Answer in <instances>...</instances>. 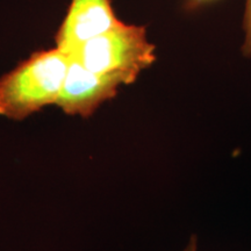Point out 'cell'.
I'll use <instances>...</instances> for the list:
<instances>
[{
	"mask_svg": "<svg viewBox=\"0 0 251 251\" xmlns=\"http://www.w3.org/2000/svg\"><path fill=\"white\" fill-rule=\"evenodd\" d=\"M70 56L58 48L33 52L0 78V115L23 120L56 105Z\"/></svg>",
	"mask_w": 251,
	"mask_h": 251,
	"instance_id": "cell-1",
	"label": "cell"
},
{
	"mask_svg": "<svg viewBox=\"0 0 251 251\" xmlns=\"http://www.w3.org/2000/svg\"><path fill=\"white\" fill-rule=\"evenodd\" d=\"M94 74L115 77L124 85L135 83L156 62V46L146 26L126 24L93 37L70 55Z\"/></svg>",
	"mask_w": 251,
	"mask_h": 251,
	"instance_id": "cell-2",
	"label": "cell"
},
{
	"mask_svg": "<svg viewBox=\"0 0 251 251\" xmlns=\"http://www.w3.org/2000/svg\"><path fill=\"white\" fill-rule=\"evenodd\" d=\"M122 85L118 78L94 74L70 56L56 105L68 115L89 118L101 103L114 98Z\"/></svg>",
	"mask_w": 251,
	"mask_h": 251,
	"instance_id": "cell-3",
	"label": "cell"
},
{
	"mask_svg": "<svg viewBox=\"0 0 251 251\" xmlns=\"http://www.w3.org/2000/svg\"><path fill=\"white\" fill-rule=\"evenodd\" d=\"M121 23L112 0H71L55 34V47L70 56L86 41Z\"/></svg>",
	"mask_w": 251,
	"mask_h": 251,
	"instance_id": "cell-4",
	"label": "cell"
},
{
	"mask_svg": "<svg viewBox=\"0 0 251 251\" xmlns=\"http://www.w3.org/2000/svg\"><path fill=\"white\" fill-rule=\"evenodd\" d=\"M242 31L243 42L241 46V52L244 57L251 59V0H244Z\"/></svg>",
	"mask_w": 251,
	"mask_h": 251,
	"instance_id": "cell-5",
	"label": "cell"
},
{
	"mask_svg": "<svg viewBox=\"0 0 251 251\" xmlns=\"http://www.w3.org/2000/svg\"><path fill=\"white\" fill-rule=\"evenodd\" d=\"M183 251H198V240L197 236H191L190 241H188L187 246L184 248Z\"/></svg>",
	"mask_w": 251,
	"mask_h": 251,
	"instance_id": "cell-6",
	"label": "cell"
},
{
	"mask_svg": "<svg viewBox=\"0 0 251 251\" xmlns=\"http://www.w3.org/2000/svg\"><path fill=\"white\" fill-rule=\"evenodd\" d=\"M192 6H200V5H205L208 4V2L215 1V0H187Z\"/></svg>",
	"mask_w": 251,
	"mask_h": 251,
	"instance_id": "cell-7",
	"label": "cell"
}]
</instances>
